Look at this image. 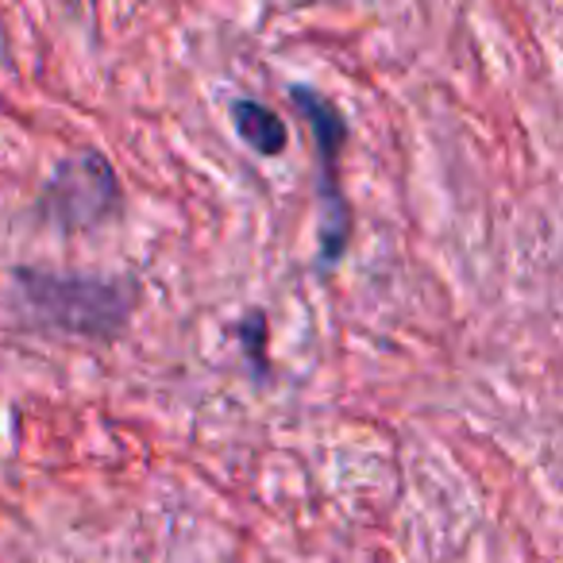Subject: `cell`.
Here are the masks:
<instances>
[{
    "label": "cell",
    "instance_id": "obj_1",
    "mask_svg": "<svg viewBox=\"0 0 563 563\" xmlns=\"http://www.w3.org/2000/svg\"><path fill=\"white\" fill-rule=\"evenodd\" d=\"M20 313L43 332L112 344L128 332L135 313V282L124 274L51 271V266H16L12 271Z\"/></svg>",
    "mask_w": 563,
    "mask_h": 563
},
{
    "label": "cell",
    "instance_id": "obj_2",
    "mask_svg": "<svg viewBox=\"0 0 563 563\" xmlns=\"http://www.w3.org/2000/svg\"><path fill=\"white\" fill-rule=\"evenodd\" d=\"M294 112L301 117V124L309 128L313 140V158H317V178H313V197H317V271L332 274L347 258L355 235V212L352 197L340 186V155L352 143V124H347L344 109L332 101L324 89H317L313 81H290Z\"/></svg>",
    "mask_w": 563,
    "mask_h": 563
},
{
    "label": "cell",
    "instance_id": "obj_3",
    "mask_svg": "<svg viewBox=\"0 0 563 563\" xmlns=\"http://www.w3.org/2000/svg\"><path fill=\"white\" fill-rule=\"evenodd\" d=\"M124 209V181L104 151L86 147L78 155H63L35 197V220L58 228L63 235H78L101 228Z\"/></svg>",
    "mask_w": 563,
    "mask_h": 563
},
{
    "label": "cell",
    "instance_id": "obj_4",
    "mask_svg": "<svg viewBox=\"0 0 563 563\" xmlns=\"http://www.w3.org/2000/svg\"><path fill=\"white\" fill-rule=\"evenodd\" d=\"M228 120H232L235 135L247 151L258 158H278L290 147V128L271 104L255 101V97H228Z\"/></svg>",
    "mask_w": 563,
    "mask_h": 563
},
{
    "label": "cell",
    "instance_id": "obj_5",
    "mask_svg": "<svg viewBox=\"0 0 563 563\" xmlns=\"http://www.w3.org/2000/svg\"><path fill=\"white\" fill-rule=\"evenodd\" d=\"M235 344H240V355L247 363L251 378L255 383H271L274 363H271V317H266L263 306H247L240 313V321L232 324Z\"/></svg>",
    "mask_w": 563,
    "mask_h": 563
}]
</instances>
